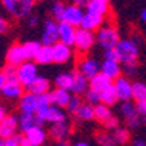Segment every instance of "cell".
I'll list each match as a JSON object with an SVG mask.
<instances>
[{
	"label": "cell",
	"mask_w": 146,
	"mask_h": 146,
	"mask_svg": "<svg viewBox=\"0 0 146 146\" xmlns=\"http://www.w3.org/2000/svg\"><path fill=\"white\" fill-rule=\"evenodd\" d=\"M115 51L118 56V60L124 66L127 64H136L137 63V56H139V48L137 44L131 40H121L118 45L115 47Z\"/></svg>",
	"instance_id": "obj_1"
},
{
	"label": "cell",
	"mask_w": 146,
	"mask_h": 146,
	"mask_svg": "<svg viewBox=\"0 0 146 146\" xmlns=\"http://www.w3.org/2000/svg\"><path fill=\"white\" fill-rule=\"evenodd\" d=\"M3 6L13 18L22 19L29 18L31 12L35 6V2L32 0H3Z\"/></svg>",
	"instance_id": "obj_2"
},
{
	"label": "cell",
	"mask_w": 146,
	"mask_h": 146,
	"mask_svg": "<svg viewBox=\"0 0 146 146\" xmlns=\"http://www.w3.org/2000/svg\"><path fill=\"white\" fill-rule=\"evenodd\" d=\"M96 40H98L100 45L104 48L105 51L108 50H115V47L118 45V42L121 41L118 36V31L113 27H102L98 31L96 35Z\"/></svg>",
	"instance_id": "obj_3"
},
{
	"label": "cell",
	"mask_w": 146,
	"mask_h": 146,
	"mask_svg": "<svg viewBox=\"0 0 146 146\" xmlns=\"http://www.w3.org/2000/svg\"><path fill=\"white\" fill-rule=\"evenodd\" d=\"M38 121L42 124L45 121H50L53 124H57V123H63L66 121V114L62 108L58 107H54V105H50V107H44V108H40L38 113L35 114Z\"/></svg>",
	"instance_id": "obj_4"
},
{
	"label": "cell",
	"mask_w": 146,
	"mask_h": 146,
	"mask_svg": "<svg viewBox=\"0 0 146 146\" xmlns=\"http://www.w3.org/2000/svg\"><path fill=\"white\" fill-rule=\"evenodd\" d=\"M38 78V72H36V64L32 62H25L18 67V82L23 88H29L31 83Z\"/></svg>",
	"instance_id": "obj_5"
},
{
	"label": "cell",
	"mask_w": 146,
	"mask_h": 146,
	"mask_svg": "<svg viewBox=\"0 0 146 146\" xmlns=\"http://www.w3.org/2000/svg\"><path fill=\"white\" fill-rule=\"evenodd\" d=\"M57 42H58V23H56V21L53 19H47L41 35V44L47 47H53Z\"/></svg>",
	"instance_id": "obj_6"
},
{
	"label": "cell",
	"mask_w": 146,
	"mask_h": 146,
	"mask_svg": "<svg viewBox=\"0 0 146 146\" xmlns=\"http://www.w3.org/2000/svg\"><path fill=\"white\" fill-rule=\"evenodd\" d=\"M41 108L40 105V95H34L31 92L23 94V96L19 100V110L22 114H36L38 110Z\"/></svg>",
	"instance_id": "obj_7"
},
{
	"label": "cell",
	"mask_w": 146,
	"mask_h": 146,
	"mask_svg": "<svg viewBox=\"0 0 146 146\" xmlns=\"http://www.w3.org/2000/svg\"><path fill=\"white\" fill-rule=\"evenodd\" d=\"M120 113L123 114V117L126 118V123H127L129 127L136 129V127L140 126L142 118H140V115L137 114L136 105L133 104V102H130V101L123 102V104H121V107H120Z\"/></svg>",
	"instance_id": "obj_8"
},
{
	"label": "cell",
	"mask_w": 146,
	"mask_h": 146,
	"mask_svg": "<svg viewBox=\"0 0 146 146\" xmlns=\"http://www.w3.org/2000/svg\"><path fill=\"white\" fill-rule=\"evenodd\" d=\"M94 44H95V35H94V32H89L86 29L79 28L78 32H76V40H75V47L78 48V50L82 51V53L89 51Z\"/></svg>",
	"instance_id": "obj_9"
},
{
	"label": "cell",
	"mask_w": 146,
	"mask_h": 146,
	"mask_svg": "<svg viewBox=\"0 0 146 146\" xmlns=\"http://www.w3.org/2000/svg\"><path fill=\"white\" fill-rule=\"evenodd\" d=\"M19 127V118L9 114L3 121H0V139H10L16 135Z\"/></svg>",
	"instance_id": "obj_10"
},
{
	"label": "cell",
	"mask_w": 146,
	"mask_h": 146,
	"mask_svg": "<svg viewBox=\"0 0 146 146\" xmlns=\"http://www.w3.org/2000/svg\"><path fill=\"white\" fill-rule=\"evenodd\" d=\"M114 88L117 91V95H118V100L121 101H130L133 98V83L124 78V76H120L118 79L114 80Z\"/></svg>",
	"instance_id": "obj_11"
},
{
	"label": "cell",
	"mask_w": 146,
	"mask_h": 146,
	"mask_svg": "<svg viewBox=\"0 0 146 146\" xmlns=\"http://www.w3.org/2000/svg\"><path fill=\"white\" fill-rule=\"evenodd\" d=\"M79 72L85 78H88L89 80L92 78H95L98 73H101V64L96 62L95 58H89V57H85L79 62V66H78Z\"/></svg>",
	"instance_id": "obj_12"
},
{
	"label": "cell",
	"mask_w": 146,
	"mask_h": 146,
	"mask_svg": "<svg viewBox=\"0 0 146 146\" xmlns=\"http://www.w3.org/2000/svg\"><path fill=\"white\" fill-rule=\"evenodd\" d=\"M6 62H7V64L15 66V67H19L21 64L28 62L27 56H25V50H23V45H19V44L12 45L6 53Z\"/></svg>",
	"instance_id": "obj_13"
},
{
	"label": "cell",
	"mask_w": 146,
	"mask_h": 146,
	"mask_svg": "<svg viewBox=\"0 0 146 146\" xmlns=\"http://www.w3.org/2000/svg\"><path fill=\"white\" fill-rule=\"evenodd\" d=\"M76 32L78 29L66 22H60L58 23V42H63L66 45H75L76 40Z\"/></svg>",
	"instance_id": "obj_14"
},
{
	"label": "cell",
	"mask_w": 146,
	"mask_h": 146,
	"mask_svg": "<svg viewBox=\"0 0 146 146\" xmlns=\"http://www.w3.org/2000/svg\"><path fill=\"white\" fill-rule=\"evenodd\" d=\"M83 16H85L83 10L72 3V5H67L66 9H64L63 22L70 23V25H73V27L76 28V27H80V23H82V21H83Z\"/></svg>",
	"instance_id": "obj_15"
},
{
	"label": "cell",
	"mask_w": 146,
	"mask_h": 146,
	"mask_svg": "<svg viewBox=\"0 0 146 146\" xmlns=\"http://www.w3.org/2000/svg\"><path fill=\"white\" fill-rule=\"evenodd\" d=\"M73 53H72V48L63 42H57L56 45H53V60L54 63L58 64H63L67 63L69 60L72 58Z\"/></svg>",
	"instance_id": "obj_16"
},
{
	"label": "cell",
	"mask_w": 146,
	"mask_h": 146,
	"mask_svg": "<svg viewBox=\"0 0 146 146\" xmlns=\"http://www.w3.org/2000/svg\"><path fill=\"white\" fill-rule=\"evenodd\" d=\"M111 6H110V2L107 0H89L88 6H86V13H92L96 16H105Z\"/></svg>",
	"instance_id": "obj_17"
},
{
	"label": "cell",
	"mask_w": 146,
	"mask_h": 146,
	"mask_svg": "<svg viewBox=\"0 0 146 146\" xmlns=\"http://www.w3.org/2000/svg\"><path fill=\"white\" fill-rule=\"evenodd\" d=\"M2 95L7 100H21L23 96V86L19 82H6L2 89Z\"/></svg>",
	"instance_id": "obj_18"
},
{
	"label": "cell",
	"mask_w": 146,
	"mask_h": 146,
	"mask_svg": "<svg viewBox=\"0 0 146 146\" xmlns=\"http://www.w3.org/2000/svg\"><path fill=\"white\" fill-rule=\"evenodd\" d=\"M101 73H104L105 76H108L111 80H115L121 75V67L120 62L117 60H104L101 64Z\"/></svg>",
	"instance_id": "obj_19"
},
{
	"label": "cell",
	"mask_w": 146,
	"mask_h": 146,
	"mask_svg": "<svg viewBox=\"0 0 146 146\" xmlns=\"http://www.w3.org/2000/svg\"><path fill=\"white\" fill-rule=\"evenodd\" d=\"M102 23H104V18L102 16H96V15H92V13H85L83 21L80 23V28L86 29L89 32L96 31V29L100 31L102 28Z\"/></svg>",
	"instance_id": "obj_20"
},
{
	"label": "cell",
	"mask_w": 146,
	"mask_h": 146,
	"mask_svg": "<svg viewBox=\"0 0 146 146\" xmlns=\"http://www.w3.org/2000/svg\"><path fill=\"white\" fill-rule=\"evenodd\" d=\"M113 83H114V82L110 79L108 76H105L104 73H98L95 78H92V79L89 80V88H91L92 91H95V92L101 94V92H104L107 88L111 86Z\"/></svg>",
	"instance_id": "obj_21"
},
{
	"label": "cell",
	"mask_w": 146,
	"mask_h": 146,
	"mask_svg": "<svg viewBox=\"0 0 146 146\" xmlns=\"http://www.w3.org/2000/svg\"><path fill=\"white\" fill-rule=\"evenodd\" d=\"M25 137L29 140V143L32 146H42L45 139H47V133L41 126H36L25 133Z\"/></svg>",
	"instance_id": "obj_22"
},
{
	"label": "cell",
	"mask_w": 146,
	"mask_h": 146,
	"mask_svg": "<svg viewBox=\"0 0 146 146\" xmlns=\"http://www.w3.org/2000/svg\"><path fill=\"white\" fill-rule=\"evenodd\" d=\"M88 89H89V79L85 78L79 70L73 72V89L72 91L76 95H80V94L85 95V92Z\"/></svg>",
	"instance_id": "obj_23"
},
{
	"label": "cell",
	"mask_w": 146,
	"mask_h": 146,
	"mask_svg": "<svg viewBox=\"0 0 146 146\" xmlns=\"http://www.w3.org/2000/svg\"><path fill=\"white\" fill-rule=\"evenodd\" d=\"M69 133H70V126H69L67 121L53 124L51 129H50V136H51L54 140H57V142L66 140V137L69 136Z\"/></svg>",
	"instance_id": "obj_24"
},
{
	"label": "cell",
	"mask_w": 146,
	"mask_h": 146,
	"mask_svg": "<svg viewBox=\"0 0 146 146\" xmlns=\"http://www.w3.org/2000/svg\"><path fill=\"white\" fill-rule=\"evenodd\" d=\"M48 91H50V82L44 76H38L28 88V92L34 95H44V94H48Z\"/></svg>",
	"instance_id": "obj_25"
},
{
	"label": "cell",
	"mask_w": 146,
	"mask_h": 146,
	"mask_svg": "<svg viewBox=\"0 0 146 146\" xmlns=\"http://www.w3.org/2000/svg\"><path fill=\"white\" fill-rule=\"evenodd\" d=\"M50 98H51V105L54 107H58V108H63V107H67L69 101H70V94L67 91H63V89H54L51 94H50Z\"/></svg>",
	"instance_id": "obj_26"
},
{
	"label": "cell",
	"mask_w": 146,
	"mask_h": 146,
	"mask_svg": "<svg viewBox=\"0 0 146 146\" xmlns=\"http://www.w3.org/2000/svg\"><path fill=\"white\" fill-rule=\"evenodd\" d=\"M36 126H41L36 115H34V114H21L19 115V130H22L23 133H27L28 130H31L32 127H36Z\"/></svg>",
	"instance_id": "obj_27"
},
{
	"label": "cell",
	"mask_w": 146,
	"mask_h": 146,
	"mask_svg": "<svg viewBox=\"0 0 146 146\" xmlns=\"http://www.w3.org/2000/svg\"><path fill=\"white\" fill-rule=\"evenodd\" d=\"M56 86L57 89L72 91L73 89V73H62L56 78Z\"/></svg>",
	"instance_id": "obj_28"
},
{
	"label": "cell",
	"mask_w": 146,
	"mask_h": 146,
	"mask_svg": "<svg viewBox=\"0 0 146 146\" xmlns=\"http://www.w3.org/2000/svg\"><path fill=\"white\" fill-rule=\"evenodd\" d=\"M117 101H118V95H117V91H115V88H114V83H113L110 88H107L104 92H101V104L111 107V105H114Z\"/></svg>",
	"instance_id": "obj_29"
},
{
	"label": "cell",
	"mask_w": 146,
	"mask_h": 146,
	"mask_svg": "<svg viewBox=\"0 0 146 146\" xmlns=\"http://www.w3.org/2000/svg\"><path fill=\"white\" fill-rule=\"evenodd\" d=\"M35 62L38 64H48V63L54 62L53 60V47L42 45L41 50L38 51V54H36V57H35Z\"/></svg>",
	"instance_id": "obj_30"
},
{
	"label": "cell",
	"mask_w": 146,
	"mask_h": 146,
	"mask_svg": "<svg viewBox=\"0 0 146 146\" xmlns=\"http://www.w3.org/2000/svg\"><path fill=\"white\" fill-rule=\"evenodd\" d=\"M42 44L41 42H36V41H28L23 44V50H25V56H27V60L28 62H31V60L36 57V54H38V51L41 50Z\"/></svg>",
	"instance_id": "obj_31"
},
{
	"label": "cell",
	"mask_w": 146,
	"mask_h": 146,
	"mask_svg": "<svg viewBox=\"0 0 146 146\" xmlns=\"http://www.w3.org/2000/svg\"><path fill=\"white\" fill-rule=\"evenodd\" d=\"M111 117H113V113H111V108L108 105L100 104V105L95 107V120H98L100 123H105V121Z\"/></svg>",
	"instance_id": "obj_32"
},
{
	"label": "cell",
	"mask_w": 146,
	"mask_h": 146,
	"mask_svg": "<svg viewBox=\"0 0 146 146\" xmlns=\"http://www.w3.org/2000/svg\"><path fill=\"white\" fill-rule=\"evenodd\" d=\"M76 117H78L79 120H82V121H89V120L95 118V107H92V105H89V104L85 102V104L80 107V110L78 111Z\"/></svg>",
	"instance_id": "obj_33"
},
{
	"label": "cell",
	"mask_w": 146,
	"mask_h": 146,
	"mask_svg": "<svg viewBox=\"0 0 146 146\" xmlns=\"http://www.w3.org/2000/svg\"><path fill=\"white\" fill-rule=\"evenodd\" d=\"M64 9H66V5L62 3V2H56L51 5V9H50V13H51V18L53 21H58L63 22V16H64Z\"/></svg>",
	"instance_id": "obj_34"
},
{
	"label": "cell",
	"mask_w": 146,
	"mask_h": 146,
	"mask_svg": "<svg viewBox=\"0 0 146 146\" xmlns=\"http://www.w3.org/2000/svg\"><path fill=\"white\" fill-rule=\"evenodd\" d=\"M133 98L137 102L146 101V85L142 82H135L133 83Z\"/></svg>",
	"instance_id": "obj_35"
},
{
	"label": "cell",
	"mask_w": 146,
	"mask_h": 146,
	"mask_svg": "<svg viewBox=\"0 0 146 146\" xmlns=\"http://www.w3.org/2000/svg\"><path fill=\"white\" fill-rule=\"evenodd\" d=\"M113 136H114L117 145H124V143H127L129 139H130V131H129L127 129H124V127H118V129L114 130Z\"/></svg>",
	"instance_id": "obj_36"
},
{
	"label": "cell",
	"mask_w": 146,
	"mask_h": 146,
	"mask_svg": "<svg viewBox=\"0 0 146 146\" xmlns=\"http://www.w3.org/2000/svg\"><path fill=\"white\" fill-rule=\"evenodd\" d=\"M85 102L82 101V98H80V96L79 95H73L72 96V98H70V101H69V104H67V111L70 113V114H78V111H79V110H80V107L83 105Z\"/></svg>",
	"instance_id": "obj_37"
},
{
	"label": "cell",
	"mask_w": 146,
	"mask_h": 146,
	"mask_svg": "<svg viewBox=\"0 0 146 146\" xmlns=\"http://www.w3.org/2000/svg\"><path fill=\"white\" fill-rule=\"evenodd\" d=\"M96 143L100 146H117V142L114 139L113 135H108V133H98L96 135Z\"/></svg>",
	"instance_id": "obj_38"
},
{
	"label": "cell",
	"mask_w": 146,
	"mask_h": 146,
	"mask_svg": "<svg viewBox=\"0 0 146 146\" xmlns=\"http://www.w3.org/2000/svg\"><path fill=\"white\" fill-rule=\"evenodd\" d=\"M2 73H3L6 82H18V67L6 64L2 69Z\"/></svg>",
	"instance_id": "obj_39"
},
{
	"label": "cell",
	"mask_w": 146,
	"mask_h": 146,
	"mask_svg": "<svg viewBox=\"0 0 146 146\" xmlns=\"http://www.w3.org/2000/svg\"><path fill=\"white\" fill-rule=\"evenodd\" d=\"M85 102L92 105V107H96V105H100L101 104V94L98 92H95L92 91L91 88L85 92Z\"/></svg>",
	"instance_id": "obj_40"
},
{
	"label": "cell",
	"mask_w": 146,
	"mask_h": 146,
	"mask_svg": "<svg viewBox=\"0 0 146 146\" xmlns=\"http://www.w3.org/2000/svg\"><path fill=\"white\" fill-rule=\"evenodd\" d=\"M104 126H105V129H108V130H115V129H118V118L117 117H111V118H108L105 123H104Z\"/></svg>",
	"instance_id": "obj_41"
},
{
	"label": "cell",
	"mask_w": 146,
	"mask_h": 146,
	"mask_svg": "<svg viewBox=\"0 0 146 146\" xmlns=\"http://www.w3.org/2000/svg\"><path fill=\"white\" fill-rule=\"evenodd\" d=\"M136 110H137V114L140 117H146V101H140L136 104Z\"/></svg>",
	"instance_id": "obj_42"
},
{
	"label": "cell",
	"mask_w": 146,
	"mask_h": 146,
	"mask_svg": "<svg viewBox=\"0 0 146 146\" xmlns=\"http://www.w3.org/2000/svg\"><path fill=\"white\" fill-rule=\"evenodd\" d=\"M105 60H117V62H120L115 50H108V51H105Z\"/></svg>",
	"instance_id": "obj_43"
},
{
	"label": "cell",
	"mask_w": 146,
	"mask_h": 146,
	"mask_svg": "<svg viewBox=\"0 0 146 146\" xmlns=\"http://www.w3.org/2000/svg\"><path fill=\"white\" fill-rule=\"evenodd\" d=\"M7 29H9V22L3 16H0V34H5Z\"/></svg>",
	"instance_id": "obj_44"
},
{
	"label": "cell",
	"mask_w": 146,
	"mask_h": 146,
	"mask_svg": "<svg viewBox=\"0 0 146 146\" xmlns=\"http://www.w3.org/2000/svg\"><path fill=\"white\" fill-rule=\"evenodd\" d=\"M38 22H40V18L36 16V15H31V16L28 18V25H29L31 28H35L36 25H38Z\"/></svg>",
	"instance_id": "obj_45"
},
{
	"label": "cell",
	"mask_w": 146,
	"mask_h": 146,
	"mask_svg": "<svg viewBox=\"0 0 146 146\" xmlns=\"http://www.w3.org/2000/svg\"><path fill=\"white\" fill-rule=\"evenodd\" d=\"M124 70L127 72V75H135L136 73V64H127V66H124Z\"/></svg>",
	"instance_id": "obj_46"
},
{
	"label": "cell",
	"mask_w": 146,
	"mask_h": 146,
	"mask_svg": "<svg viewBox=\"0 0 146 146\" xmlns=\"http://www.w3.org/2000/svg\"><path fill=\"white\" fill-rule=\"evenodd\" d=\"M73 5L75 6H78V7H80V9H86V6H88V2L86 0H76V2H73Z\"/></svg>",
	"instance_id": "obj_47"
},
{
	"label": "cell",
	"mask_w": 146,
	"mask_h": 146,
	"mask_svg": "<svg viewBox=\"0 0 146 146\" xmlns=\"http://www.w3.org/2000/svg\"><path fill=\"white\" fill-rule=\"evenodd\" d=\"M7 115H9V114L6 113V108L0 105V121H3V120H5V118H6Z\"/></svg>",
	"instance_id": "obj_48"
},
{
	"label": "cell",
	"mask_w": 146,
	"mask_h": 146,
	"mask_svg": "<svg viewBox=\"0 0 146 146\" xmlns=\"http://www.w3.org/2000/svg\"><path fill=\"white\" fill-rule=\"evenodd\" d=\"M131 146H146V140H143V139H136V140H133Z\"/></svg>",
	"instance_id": "obj_49"
},
{
	"label": "cell",
	"mask_w": 146,
	"mask_h": 146,
	"mask_svg": "<svg viewBox=\"0 0 146 146\" xmlns=\"http://www.w3.org/2000/svg\"><path fill=\"white\" fill-rule=\"evenodd\" d=\"M5 83H6V79H5V76H3V73L0 72V94H2V89H3V86H5Z\"/></svg>",
	"instance_id": "obj_50"
},
{
	"label": "cell",
	"mask_w": 146,
	"mask_h": 146,
	"mask_svg": "<svg viewBox=\"0 0 146 146\" xmlns=\"http://www.w3.org/2000/svg\"><path fill=\"white\" fill-rule=\"evenodd\" d=\"M21 146H32V145L29 143V140H28L25 136H23V137H22V140H21Z\"/></svg>",
	"instance_id": "obj_51"
},
{
	"label": "cell",
	"mask_w": 146,
	"mask_h": 146,
	"mask_svg": "<svg viewBox=\"0 0 146 146\" xmlns=\"http://www.w3.org/2000/svg\"><path fill=\"white\" fill-rule=\"evenodd\" d=\"M57 146H72L67 140H62V142H57Z\"/></svg>",
	"instance_id": "obj_52"
},
{
	"label": "cell",
	"mask_w": 146,
	"mask_h": 146,
	"mask_svg": "<svg viewBox=\"0 0 146 146\" xmlns=\"http://www.w3.org/2000/svg\"><path fill=\"white\" fill-rule=\"evenodd\" d=\"M140 18H142V21H143V22L146 23V7H145V9L142 10V13H140Z\"/></svg>",
	"instance_id": "obj_53"
},
{
	"label": "cell",
	"mask_w": 146,
	"mask_h": 146,
	"mask_svg": "<svg viewBox=\"0 0 146 146\" xmlns=\"http://www.w3.org/2000/svg\"><path fill=\"white\" fill-rule=\"evenodd\" d=\"M73 146H91V145L86 143V142H78L76 145H73Z\"/></svg>",
	"instance_id": "obj_54"
},
{
	"label": "cell",
	"mask_w": 146,
	"mask_h": 146,
	"mask_svg": "<svg viewBox=\"0 0 146 146\" xmlns=\"http://www.w3.org/2000/svg\"><path fill=\"white\" fill-rule=\"evenodd\" d=\"M0 146H7V143H6L5 139H0Z\"/></svg>",
	"instance_id": "obj_55"
},
{
	"label": "cell",
	"mask_w": 146,
	"mask_h": 146,
	"mask_svg": "<svg viewBox=\"0 0 146 146\" xmlns=\"http://www.w3.org/2000/svg\"><path fill=\"white\" fill-rule=\"evenodd\" d=\"M142 120H143V123H146V117H142Z\"/></svg>",
	"instance_id": "obj_56"
},
{
	"label": "cell",
	"mask_w": 146,
	"mask_h": 146,
	"mask_svg": "<svg viewBox=\"0 0 146 146\" xmlns=\"http://www.w3.org/2000/svg\"><path fill=\"white\" fill-rule=\"evenodd\" d=\"M42 146H47V145H42Z\"/></svg>",
	"instance_id": "obj_57"
}]
</instances>
